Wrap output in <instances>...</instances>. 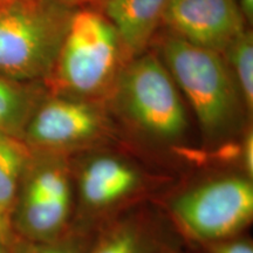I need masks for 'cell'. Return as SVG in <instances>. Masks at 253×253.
<instances>
[{
  "label": "cell",
  "instance_id": "obj_1",
  "mask_svg": "<svg viewBox=\"0 0 253 253\" xmlns=\"http://www.w3.org/2000/svg\"><path fill=\"white\" fill-rule=\"evenodd\" d=\"M162 54L173 81L194 108L205 141L218 143L240 129L245 106L220 53L172 34L163 42Z\"/></svg>",
  "mask_w": 253,
  "mask_h": 253
},
{
  "label": "cell",
  "instance_id": "obj_2",
  "mask_svg": "<svg viewBox=\"0 0 253 253\" xmlns=\"http://www.w3.org/2000/svg\"><path fill=\"white\" fill-rule=\"evenodd\" d=\"M126 55L118 32L99 11L73 12L56 60L43 84L53 95L96 100L110 93Z\"/></svg>",
  "mask_w": 253,
  "mask_h": 253
},
{
  "label": "cell",
  "instance_id": "obj_3",
  "mask_svg": "<svg viewBox=\"0 0 253 253\" xmlns=\"http://www.w3.org/2000/svg\"><path fill=\"white\" fill-rule=\"evenodd\" d=\"M74 11L55 0H12L6 5L0 13V77L45 80Z\"/></svg>",
  "mask_w": 253,
  "mask_h": 253
},
{
  "label": "cell",
  "instance_id": "obj_4",
  "mask_svg": "<svg viewBox=\"0 0 253 253\" xmlns=\"http://www.w3.org/2000/svg\"><path fill=\"white\" fill-rule=\"evenodd\" d=\"M110 94L122 115L150 137L173 142L186 131L188 119L178 88L157 56L143 53L126 63Z\"/></svg>",
  "mask_w": 253,
  "mask_h": 253
},
{
  "label": "cell",
  "instance_id": "obj_5",
  "mask_svg": "<svg viewBox=\"0 0 253 253\" xmlns=\"http://www.w3.org/2000/svg\"><path fill=\"white\" fill-rule=\"evenodd\" d=\"M171 210L183 229L207 243L232 238L253 218V185L248 176H223L183 192Z\"/></svg>",
  "mask_w": 253,
  "mask_h": 253
},
{
  "label": "cell",
  "instance_id": "obj_6",
  "mask_svg": "<svg viewBox=\"0 0 253 253\" xmlns=\"http://www.w3.org/2000/svg\"><path fill=\"white\" fill-rule=\"evenodd\" d=\"M104 130L106 119L93 101L52 95L34 110L23 140L31 150L63 155L99 140Z\"/></svg>",
  "mask_w": 253,
  "mask_h": 253
},
{
  "label": "cell",
  "instance_id": "obj_7",
  "mask_svg": "<svg viewBox=\"0 0 253 253\" xmlns=\"http://www.w3.org/2000/svg\"><path fill=\"white\" fill-rule=\"evenodd\" d=\"M163 24L183 40L220 54L246 31L238 0H171Z\"/></svg>",
  "mask_w": 253,
  "mask_h": 253
},
{
  "label": "cell",
  "instance_id": "obj_8",
  "mask_svg": "<svg viewBox=\"0 0 253 253\" xmlns=\"http://www.w3.org/2000/svg\"><path fill=\"white\" fill-rule=\"evenodd\" d=\"M134 168L112 156H97L82 168L79 190L82 203L93 210L118 204L140 186Z\"/></svg>",
  "mask_w": 253,
  "mask_h": 253
},
{
  "label": "cell",
  "instance_id": "obj_9",
  "mask_svg": "<svg viewBox=\"0 0 253 253\" xmlns=\"http://www.w3.org/2000/svg\"><path fill=\"white\" fill-rule=\"evenodd\" d=\"M171 0H102V13L118 32L129 58L143 54Z\"/></svg>",
  "mask_w": 253,
  "mask_h": 253
},
{
  "label": "cell",
  "instance_id": "obj_10",
  "mask_svg": "<svg viewBox=\"0 0 253 253\" xmlns=\"http://www.w3.org/2000/svg\"><path fill=\"white\" fill-rule=\"evenodd\" d=\"M37 84L0 77V132L23 138L31 116L43 100V89Z\"/></svg>",
  "mask_w": 253,
  "mask_h": 253
},
{
  "label": "cell",
  "instance_id": "obj_11",
  "mask_svg": "<svg viewBox=\"0 0 253 253\" xmlns=\"http://www.w3.org/2000/svg\"><path fill=\"white\" fill-rule=\"evenodd\" d=\"M31 155L23 138L0 132V211L11 220Z\"/></svg>",
  "mask_w": 253,
  "mask_h": 253
},
{
  "label": "cell",
  "instance_id": "obj_12",
  "mask_svg": "<svg viewBox=\"0 0 253 253\" xmlns=\"http://www.w3.org/2000/svg\"><path fill=\"white\" fill-rule=\"evenodd\" d=\"M87 253H155V243L142 221L126 219L107 230Z\"/></svg>",
  "mask_w": 253,
  "mask_h": 253
},
{
  "label": "cell",
  "instance_id": "obj_13",
  "mask_svg": "<svg viewBox=\"0 0 253 253\" xmlns=\"http://www.w3.org/2000/svg\"><path fill=\"white\" fill-rule=\"evenodd\" d=\"M223 54L229 56L231 72L239 88L246 112L251 114L253 108V38L252 31L246 30Z\"/></svg>",
  "mask_w": 253,
  "mask_h": 253
},
{
  "label": "cell",
  "instance_id": "obj_14",
  "mask_svg": "<svg viewBox=\"0 0 253 253\" xmlns=\"http://www.w3.org/2000/svg\"><path fill=\"white\" fill-rule=\"evenodd\" d=\"M89 237L82 231L66 230L58 238L47 242H31L15 236L8 246L9 253H87Z\"/></svg>",
  "mask_w": 253,
  "mask_h": 253
},
{
  "label": "cell",
  "instance_id": "obj_15",
  "mask_svg": "<svg viewBox=\"0 0 253 253\" xmlns=\"http://www.w3.org/2000/svg\"><path fill=\"white\" fill-rule=\"evenodd\" d=\"M211 253H253V246L246 239H224L211 243Z\"/></svg>",
  "mask_w": 253,
  "mask_h": 253
},
{
  "label": "cell",
  "instance_id": "obj_16",
  "mask_svg": "<svg viewBox=\"0 0 253 253\" xmlns=\"http://www.w3.org/2000/svg\"><path fill=\"white\" fill-rule=\"evenodd\" d=\"M243 164H244L246 176L252 178L253 175V136L252 131L248 132L244 137V142L242 145Z\"/></svg>",
  "mask_w": 253,
  "mask_h": 253
},
{
  "label": "cell",
  "instance_id": "obj_17",
  "mask_svg": "<svg viewBox=\"0 0 253 253\" xmlns=\"http://www.w3.org/2000/svg\"><path fill=\"white\" fill-rule=\"evenodd\" d=\"M15 238V233L12 226V220L0 211V244L8 246Z\"/></svg>",
  "mask_w": 253,
  "mask_h": 253
},
{
  "label": "cell",
  "instance_id": "obj_18",
  "mask_svg": "<svg viewBox=\"0 0 253 253\" xmlns=\"http://www.w3.org/2000/svg\"><path fill=\"white\" fill-rule=\"evenodd\" d=\"M239 6L244 14L246 23L252 24L253 20V0H238Z\"/></svg>",
  "mask_w": 253,
  "mask_h": 253
},
{
  "label": "cell",
  "instance_id": "obj_19",
  "mask_svg": "<svg viewBox=\"0 0 253 253\" xmlns=\"http://www.w3.org/2000/svg\"><path fill=\"white\" fill-rule=\"evenodd\" d=\"M55 1H58V2H60V4H62L65 6H67V7L74 8V7H77V6L87 4V2L91 1V0H55Z\"/></svg>",
  "mask_w": 253,
  "mask_h": 253
},
{
  "label": "cell",
  "instance_id": "obj_20",
  "mask_svg": "<svg viewBox=\"0 0 253 253\" xmlns=\"http://www.w3.org/2000/svg\"><path fill=\"white\" fill-rule=\"evenodd\" d=\"M0 253H9L7 246H5V245H1V244H0Z\"/></svg>",
  "mask_w": 253,
  "mask_h": 253
},
{
  "label": "cell",
  "instance_id": "obj_21",
  "mask_svg": "<svg viewBox=\"0 0 253 253\" xmlns=\"http://www.w3.org/2000/svg\"><path fill=\"white\" fill-rule=\"evenodd\" d=\"M12 0H0V6H5V5H7V4H9V2H11Z\"/></svg>",
  "mask_w": 253,
  "mask_h": 253
},
{
  "label": "cell",
  "instance_id": "obj_22",
  "mask_svg": "<svg viewBox=\"0 0 253 253\" xmlns=\"http://www.w3.org/2000/svg\"><path fill=\"white\" fill-rule=\"evenodd\" d=\"M8 5V4H7ZM6 6V5H5ZM5 6H0V13H1V12H2V9H4L5 8Z\"/></svg>",
  "mask_w": 253,
  "mask_h": 253
}]
</instances>
